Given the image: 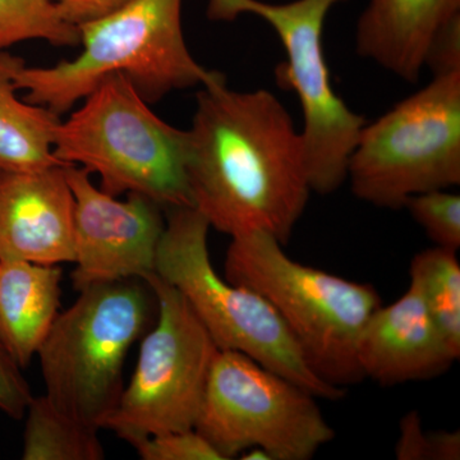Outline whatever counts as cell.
Returning <instances> with one entry per match:
<instances>
[{
    "label": "cell",
    "instance_id": "cell-1",
    "mask_svg": "<svg viewBox=\"0 0 460 460\" xmlns=\"http://www.w3.org/2000/svg\"><path fill=\"white\" fill-rule=\"evenodd\" d=\"M187 147L192 206L230 238L268 233L286 246L310 199L304 135L268 90L202 86Z\"/></svg>",
    "mask_w": 460,
    "mask_h": 460
},
{
    "label": "cell",
    "instance_id": "cell-2",
    "mask_svg": "<svg viewBox=\"0 0 460 460\" xmlns=\"http://www.w3.org/2000/svg\"><path fill=\"white\" fill-rule=\"evenodd\" d=\"M183 0H131L107 16L78 26L83 51L53 66H21L14 75L25 100L66 113L104 78L122 75L148 104L174 90L220 80L196 62L181 29Z\"/></svg>",
    "mask_w": 460,
    "mask_h": 460
},
{
    "label": "cell",
    "instance_id": "cell-3",
    "mask_svg": "<svg viewBox=\"0 0 460 460\" xmlns=\"http://www.w3.org/2000/svg\"><path fill=\"white\" fill-rule=\"evenodd\" d=\"M189 133L157 117L131 81L104 78L54 128V156L98 174L108 195L145 196L163 208L192 206L186 162Z\"/></svg>",
    "mask_w": 460,
    "mask_h": 460
},
{
    "label": "cell",
    "instance_id": "cell-4",
    "mask_svg": "<svg viewBox=\"0 0 460 460\" xmlns=\"http://www.w3.org/2000/svg\"><path fill=\"white\" fill-rule=\"evenodd\" d=\"M224 268L226 280L255 290L272 305L323 380L343 389L361 383L357 345L381 305L371 284L296 262L262 232L232 238Z\"/></svg>",
    "mask_w": 460,
    "mask_h": 460
},
{
    "label": "cell",
    "instance_id": "cell-5",
    "mask_svg": "<svg viewBox=\"0 0 460 460\" xmlns=\"http://www.w3.org/2000/svg\"><path fill=\"white\" fill-rule=\"evenodd\" d=\"M78 293L75 304L58 314L38 356L51 404L102 429L122 395L127 354L155 323L157 301L140 278Z\"/></svg>",
    "mask_w": 460,
    "mask_h": 460
},
{
    "label": "cell",
    "instance_id": "cell-6",
    "mask_svg": "<svg viewBox=\"0 0 460 460\" xmlns=\"http://www.w3.org/2000/svg\"><path fill=\"white\" fill-rule=\"evenodd\" d=\"M166 210L155 272L189 302L217 348L250 357L316 398H343V387L326 383L311 368L286 323L262 296L217 274L208 251V220L190 206Z\"/></svg>",
    "mask_w": 460,
    "mask_h": 460
},
{
    "label": "cell",
    "instance_id": "cell-7",
    "mask_svg": "<svg viewBox=\"0 0 460 460\" xmlns=\"http://www.w3.org/2000/svg\"><path fill=\"white\" fill-rule=\"evenodd\" d=\"M357 199L402 208L411 196L460 184V71L434 75L366 123L348 162Z\"/></svg>",
    "mask_w": 460,
    "mask_h": 460
},
{
    "label": "cell",
    "instance_id": "cell-8",
    "mask_svg": "<svg viewBox=\"0 0 460 460\" xmlns=\"http://www.w3.org/2000/svg\"><path fill=\"white\" fill-rule=\"evenodd\" d=\"M348 0H208V16L214 21H234L250 13L262 18L277 32L287 54L278 66L281 87L298 96L304 114L311 189L330 195L347 181L348 162L366 119L354 113L332 89L325 53L323 26L330 9Z\"/></svg>",
    "mask_w": 460,
    "mask_h": 460
},
{
    "label": "cell",
    "instance_id": "cell-9",
    "mask_svg": "<svg viewBox=\"0 0 460 460\" xmlns=\"http://www.w3.org/2000/svg\"><path fill=\"white\" fill-rule=\"evenodd\" d=\"M195 429L223 460L252 447L272 460H307L335 436L316 396L234 350L217 353Z\"/></svg>",
    "mask_w": 460,
    "mask_h": 460
},
{
    "label": "cell",
    "instance_id": "cell-10",
    "mask_svg": "<svg viewBox=\"0 0 460 460\" xmlns=\"http://www.w3.org/2000/svg\"><path fill=\"white\" fill-rule=\"evenodd\" d=\"M144 280L155 293L156 323L142 341L131 381L102 425L129 444L195 429L220 350L174 287L156 272Z\"/></svg>",
    "mask_w": 460,
    "mask_h": 460
},
{
    "label": "cell",
    "instance_id": "cell-11",
    "mask_svg": "<svg viewBox=\"0 0 460 460\" xmlns=\"http://www.w3.org/2000/svg\"><path fill=\"white\" fill-rule=\"evenodd\" d=\"M65 172L75 199V289L155 272L165 228L162 206L136 193L119 201L95 187L81 166L65 165Z\"/></svg>",
    "mask_w": 460,
    "mask_h": 460
},
{
    "label": "cell",
    "instance_id": "cell-12",
    "mask_svg": "<svg viewBox=\"0 0 460 460\" xmlns=\"http://www.w3.org/2000/svg\"><path fill=\"white\" fill-rule=\"evenodd\" d=\"M75 199L65 165L0 169V260L74 262Z\"/></svg>",
    "mask_w": 460,
    "mask_h": 460
},
{
    "label": "cell",
    "instance_id": "cell-13",
    "mask_svg": "<svg viewBox=\"0 0 460 460\" xmlns=\"http://www.w3.org/2000/svg\"><path fill=\"white\" fill-rule=\"evenodd\" d=\"M357 359L363 377L383 386L434 378L456 361L411 278L401 298L371 314L357 345Z\"/></svg>",
    "mask_w": 460,
    "mask_h": 460
},
{
    "label": "cell",
    "instance_id": "cell-14",
    "mask_svg": "<svg viewBox=\"0 0 460 460\" xmlns=\"http://www.w3.org/2000/svg\"><path fill=\"white\" fill-rule=\"evenodd\" d=\"M460 18V0H370L357 23L356 50L416 84L432 44Z\"/></svg>",
    "mask_w": 460,
    "mask_h": 460
},
{
    "label": "cell",
    "instance_id": "cell-15",
    "mask_svg": "<svg viewBox=\"0 0 460 460\" xmlns=\"http://www.w3.org/2000/svg\"><path fill=\"white\" fill-rule=\"evenodd\" d=\"M60 280L58 265L0 260V341L22 368L59 314Z\"/></svg>",
    "mask_w": 460,
    "mask_h": 460
},
{
    "label": "cell",
    "instance_id": "cell-16",
    "mask_svg": "<svg viewBox=\"0 0 460 460\" xmlns=\"http://www.w3.org/2000/svg\"><path fill=\"white\" fill-rule=\"evenodd\" d=\"M23 66L22 58L0 51V169L39 172L65 165L53 153L59 115L17 98L14 75Z\"/></svg>",
    "mask_w": 460,
    "mask_h": 460
},
{
    "label": "cell",
    "instance_id": "cell-17",
    "mask_svg": "<svg viewBox=\"0 0 460 460\" xmlns=\"http://www.w3.org/2000/svg\"><path fill=\"white\" fill-rule=\"evenodd\" d=\"M22 459L102 460L104 447L98 428L78 422L57 410L47 395L33 396L26 410Z\"/></svg>",
    "mask_w": 460,
    "mask_h": 460
},
{
    "label": "cell",
    "instance_id": "cell-18",
    "mask_svg": "<svg viewBox=\"0 0 460 460\" xmlns=\"http://www.w3.org/2000/svg\"><path fill=\"white\" fill-rule=\"evenodd\" d=\"M410 275L419 284L436 328L454 358L460 357V263L456 251L432 247L411 260Z\"/></svg>",
    "mask_w": 460,
    "mask_h": 460
},
{
    "label": "cell",
    "instance_id": "cell-19",
    "mask_svg": "<svg viewBox=\"0 0 460 460\" xmlns=\"http://www.w3.org/2000/svg\"><path fill=\"white\" fill-rule=\"evenodd\" d=\"M80 45V29L60 14L54 0H0V51L20 42Z\"/></svg>",
    "mask_w": 460,
    "mask_h": 460
},
{
    "label": "cell",
    "instance_id": "cell-20",
    "mask_svg": "<svg viewBox=\"0 0 460 460\" xmlns=\"http://www.w3.org/2000/svg\"><path fill=\"white\" fill-rule=\"evenodd\" d=\"M404 208L425 230L435 246L458 251L460 247V196L447 190L411 196Z\"/></svg>",
    "mask_w": 460,
    "mask_h": 460
},
{
    "label": "cell",
    "instance_id": "cell-21",
    "mask_svg": "<svg viewBox=\"0 0 460 460\" xmlns=\"http://www.w3.org/2000/svg\"><path fill=\"white\" fill-rule=\"evenodd\" d=\"M399 460H459V431H429L416 411L402 416L395 445Z\"/></svg>",
    "mask_w": 460,
    "mask_h": 460
},
{
    "label": "cell",
    "instance_id": "cell-22",
    "mask_svg": "<svg viewBox=\"0 0 460 460\" xmlns=\"http://www.w3.org/2000/svg\"><path fill=\"white\" fill-rule=\"evenodd\" d=\"M144 460H223L198 429L146 436L131 443Z\"/></svg>",
    "mask_w": 460,
    "mask_h": 460
},
{
    "label": "cell",
    "instance_id": "cell-23",
    "mask_svg": "<svg viewBox=\"0 0 460 460\" xmlns=\"http://www.w3.org/2000/svg\"><path fill=\"white\" fill-rule=\"evenodd\" d=\"M32 398L22 367L0 341V411L11 419L21 420Z\"/></svg>",
    "mask_w": 460,
    "mask_h": 460
},
{
    "label": "cell",
    "instance_id": "cell-24",
    "mask_svg": "<svg viewBox=\"0 0 460 460\" xmlns=\"http://www.w3.org/2000/svg\"><path fill=\"white\" fill-rule=\"evenodd\" d=\"M434 75L460 71V18L436 38L426 59Z\"/></svg>",
    "mask_w": 460,
    "mask_h": 460
},
{
    "label": "cell",
    "instance_id": "cell-25",
    "mask_svg": "<svg viewBox=\"0 0 460 460\" xmlns=\"http://www.w3.org/2000/svg\"><path fill=\"white\" fill-rule=\"evenodd\" d=\"M60 14L75 26L98 20L117 11L131 0H54Z\"/></svg>",
    "mask_w": 460,
    "mask_h": 460
},
{
    "label": "cell",
    "instance_id": "cell-26",
    "mask_svg": "<svg viewBox=\"0 0 460 460\" xmlns=\"http://www.w3.org/2000/svg\"><path fill=\"white\" fill-rule=\"evenodd\" d=\"M243 460H272L270 454L260 447H248L239 456Z\"/></svg>",
    "mask_w": 460,
    "mask_h": 460
}]
</instances>
